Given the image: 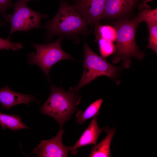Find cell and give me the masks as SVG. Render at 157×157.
<instances>
[{"instance_id":"obj_22","label":"cell","mask_w":157,"mask_h":157,"mask_svg":"<svg viewBox=\"0 0 157 157\" xmlns=\"http://www.w3.org/2000/svg\"><path fill=\"white\" fill-rule=\"evenodd\" d=\"M151 0H142V2L141 3L146 4V3L147 2H148Z\"/></svg>"},{"instance_id":"obj_14","label":"cell","mask_w":157,"mask_h":157,"mask_svg":"<svg viewBox=\"0 0 157 157\" xmlns=\"http://www.w3.org/2000/svg\"><path fill=\"white\" fill-rule=\"evenodd\" d=\"M103 100L101 99H98L91 104L84 111H78L76 115V123L81 125L87 120L98 115Z\"/></svg>"},{"instance_id":"obj_6","label":"cell","mask_w":157,"mask_h":157,"mask_svg":"<svg viewBox=\"0 0 157 157\" xmlns=\"http://www.w3.org/2000/svg\"><path fill=\"white\" fill-rule=\"evenodd\" d=\"M14 12L9 22L10 23L9 38L17 31H28L34 28H40V21L47 17L46 15L36 12L29 8L26 3L18 0L14 4Z\"/></svg>"},{"instance_id":"obj_17","label":"cell","mask_w":157,"mask_h":157,"mask_svg":"<svg viewBox=\"0 0 157 157\" xmlns=\"http://www.w3.org/2000/svg\"><path fill=\"white\" fill-rule=\"evenodd\" d=\"M149 32V44L147 47L157 53V23L146 22Z\"/></svg>"},{"instance_id":"obj_5","label":"cell","mask_w":157,"mask_h":157,"mask_svg":"<svg viewBox=\"0 0 157 157\" xmlns=\"http://www.w3.org/2000/svg\"><path fill=\"white\" fill-rule=\"evenodd\" d=\"M62 38L60 36L56 41L46 44L31 43L36 49V53L28 54L29 64L38 66L48 79L50 70L56 63L64 60H74L70 54L62 49L60 45Z\"/></svg>"},{"instance_id":"obj_13","label":"cell","mask_w":157,"mask_h":157,"mask_svg":"<svg viewBox=\"0 0 157 157\" xmlns=\"http://www.w3.org/2000/svg\"><path fill=\"white\" fill-rule=\"evenodd\" d=\"M0 125L3 130L7 128L13 131L22 129H28V127L22 122L21 119L19 116L2 113L0 112Z\"/></svg>"},{"instance_id":"obj_15","label":"cell","mask_w":157,"mask_h":157,"mask_svg":"<svg viewBox=\"0 0 157 157\" xmlns=\"http://www.w3.org/2000/svg\"><path fill=\"white\" fill-rule=\"evenodd\" d=\"M139 10L134 20L139 24L143 21L157 23V8L151 9L146 4L141 3L138 6Z\"/></svg>"},{"instance_id":"obj_9","label":"cell","mask_w":157,"mask_h":157,"mask_svg":"<svg viewBox=\"0 0 157 157\" xmlns=\"http://www.w3.org/2000/svg\"><path fill=\"white\" fill-rule=\"evenodd\" d=\"M93 117L89 125L83 132L80 138L72 146H70L69 152L74 155L78 152V148L88 145L95 146L100 134L105 130L106 132L108 130V127L100 129L99 127L97 116Z\"/></svg>"},{"instance_id":"obj_23","label":"cell","mask_w":157,"mask_h":157,"mask_svg":"<svg viewBox=\"0 0 157 157\" xmlns=\"http://www.w3.org/2000/svg\"><path fill=\"white\" fill-rule=\"evenodd\" d=\"M24 2H25L26 3H27L28 2L32 0H22Z\"/></svg>"},{"instance_id":"obj_10","label":"cell","mask_w":157,"mask_h":157,"mask_svg":"<svg viewBox=\"0 0 157 157\" xmlns=\"http://www.w3.org/2000/svg\"><path fill=\"white\" fill-rule=\"evenodd\" d=\"M32 101L40 103L34 96L14 92L7 85L0 90V103L2 107L7 110L22 104L28 107V103Z\"/></svg>"},{"instance_id":"obj_8","label":"cell","mask_w":157,"mask_h":157,"mask_svg":"<svg viewBox=\"0 0 157 157\" xmlns=\"http://www.w3.org/2000/svg\"><path fill=\"white\" fill-rule=\"evenodd\" d=\"M106 0H76L74 6L88 24L97 25L103 16Z\"/></svg>"},{"instance_id":"obj_1","label":"cell","mask_w":157,"mask_h":157,"mask_svg":"<svg viewBox=\"0 0 157 157\" xmlns=\"http://www.w3.org/2000/svg\"><path fill=\"white\" fill-rule=\"evenodd\" d=\"M81 98L79 91L74 88L66 91L61 87L52 85L49 96L39 111L43 114L52 117L60 126H63L77 110V106Z\"/></svg>"},{"instance_id":"obj_20","label":"cell","mask_w":157,"mask_h":157,"mask_svg":"<svg viewBox=\"0 0 157 157\" xmlns=\"http://www.w3.org/2000/svg\"><path fill=\"white\" fill-rule=\"evenodd\" d=\"M12 0H0V13L6 22H9L11 15L6 14L7 10L12 6Z\"/></svg>"},{"instance_id":"obj_11","label":"cell","mask_w":157,"mask_h":157,"mask_svg":"<svg viewBox=\"0 0 157 157\" xmlns=\"http://www.w3.org/2000/svg\"><path fill=\"white\" fill-rule=\"evenodd\" d=\"M136 0H106L103 18L121 16L129 12Z\"/></svg>"},{"instance_id":"obj_18","label":"cell","mask_w":157,"mask_h":157,"mask_svg":"<svg viewBox=\"0 0 157 157\" xmlns=\"http://www.w3.org/2000/svg\"><path fill=\"white\" fill-rule=\"evenodd\" d=\"M97 40L98 42L99 50L101 56L106 58L114 53L115 48L113 42L101 38Z\"/></svg>"},{"instance_id":"obj_2","label":"cell","mask_w":157,"mask_h":157,"mask_svg":"<svg viewBox=\"0 0 157 157\" xmlns=\"http://www.w3.org/2000/svg\"><path fill=\"white\" fill-rule=\"evenodd\" d=\"M138 24L134 19L113 22L116 35L115 51L112 58L113 63L122 60L124 67L128 68L131 64L130 58L142 59L144 58V53L140 51L135 41V33Z\"/></svg>"},{"instance_id":"obj_4","label":"cell","mask_w":157,"mask_h":157,"mask_svg":"<svg viewBox=\"0 0 157 157\" xmlns=\"http://www.w3.org/2000/svg\"><path fill=\"white\" fill-rule=\"evenodd\" d=\"M84 70L79 82L74 88L76 90L79 91L84 86L101 76L113 79L117 78L118 67L111 65L105 58L94 53L86 42L84 44Z\"/></svg>"},{"instance_id":"obj_19","label":"cell","mask_w":157,"mask_h":157,"mask_svg":"<svg viewBox=\"0 0 157 157\" xmlns=\"http://www.w3.org/2000/svg\"><path fill=\"white\" fill-rule=\"evenodd\" d=\"M10 38L6 39L0 38V50L12 49L15 51L21 49L23 47L20 42L15 43L11 41Z\"/></svg>"},{"instance_id":"obj_12","label":"cell","mask_w":157,"mask_h":157,"mask_svg":"<svg viewBox=\"0 0 157 157\" xmlns=\"http://www.w3.org/2000/svg\"><path fill=\"white\" fill-rule=\"evenodd\" d=\"M116 129L113 128L108 130L104 138L100 142L92 148L89 157H110V145Z\"/></svg>"},{"instance_id":"obj_21","label":"cell","mask_w":157,"mask_h":157,"mask_svg":"<svg viewBox=\"0 0 157 157\" xmlns=\"http://www.w3.org/2000/svg\"><path fill=\"white\" fill-rule=\"evenodd\" d=\"M6 25L5 22L0 19V26H5Z\"/></svg>"},{"instance_id":"obj_3","label":"cell","mask_w":157,"mask_h":157,"mask_svg":"<svg viewBox=\"0 0 157 157\" xmlns=\"http://www.w3.org/2000/svg\"><path fill=\"white\" fill-rule=\"evenodd\" d=\"M88 25L74 6L60 0L58 13L44 26L47 31L46 38L50 40L58 35L69 37L84 33Z\"/></svg>"},{"instance_id":"obj_7","label":"cell","mask_w":157,"mask_h":157,"mask_svg":"<svg viewBox=\"0 0 157 157\" xmlns=\"http://www.w3.org/2000/svg\"><path fill=\"white\" fill-rule=\"evenodd\" d=\"M64 132L63 126H60L58 131L54 137L41 141L34 148L33 152L38 157H67L70 146H66L63 143Z\"/></svg>"},{"instance_id":"obj_16","label":"cell","mask_w":157,"mask_h":157,"mask_svg":"<svg viewBox=\"0 0 157 157\" xmlns=\"http://www.w3.org/2000/svg\"><path fill=\"white\" fill-rule=\"evenodd\" d=\"M95 34L96 40L103 38L114 42H115L116 31L114 27L108 25H96Z\"/></svg>"}]
</instances>
